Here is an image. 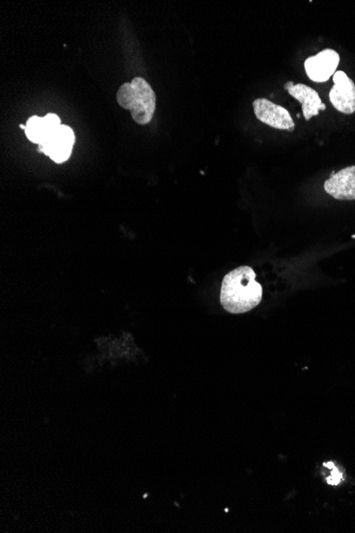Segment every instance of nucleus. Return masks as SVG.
Returning a JSON list of instances; mask_svg holds the SVG:
<instances>
[{"label": "nucleus", "instance_id": "6", "mask_svg": "<svg viewBox=\"0 0 355 533\" xmlns=\"http://www.w3.org/2000/svg\"><path fill=\"white\" fill-rule=\"evenodd\" d=\"M334 87L329 93L334 108L344 114L355 112V85L344 71H338L333 76Z\"/></svg>", "mask_w": 355, "mask_h": 533}, {"label": "nucleus", "instance_id": "4", "mask_svg": "<svg viewBox=\"0 0 355 533\" xmlns=\"http://www.w3.org/2000/svg\"><path fill=\"white\" fill-rule=\"evenodd\" d=\"M252 106H253L256 119L262 123L279 130H287V131L295 130L296 125L293 117L283 107L274 104L266 98H258L254 100Z\"/></svg>", "mask_w": 355, "mask_h": 533}, {"label": "nucleus", "instance_id": "1", "mask_svg": "<svg viewBox=\"0 0 355 533\" xmlns=\"http://www.w3.org/2000/svg\"><path fill=\"white\" fill-rule=\"evenodd\" d=\"M262 297V285L256 282L255 273L249 266L235 268L224 276L220 304L230 313H245L254 309Z\"/></svg>", "mask_w": 355, "mask_h": 533}, {"label": "nucleus", "instance_id": "9", "mask_svg": "<svg viewBox=\"0 0 355 533\" xmlns=\"http://www.w3.org/2000/svg\"><path fill=\"white\" fill-rule=\"evenodd\" d=\"M25 134L30 142L41 144L46 138L45 127H44L43 117L33 115L27 121Z\"/></svg>", "mask_w": 355, "mask_h": 533}, {"label": "nucleus", "instance_id": "3", "mask_svg": "<svg viewBox=\"0 0 355 533\" xmlns=\"http://www.w3.org/2000/svg\"><path fill=\"white\" fill-rule=\"evenodd\" d=\"M75 140L73 129L68 126L61 125L39 145L37 150L49 157L56 163H64L71 157Z\"/></svg>", "mask_w": 355, "mask_h": 533}, {"label": "nucleus", "instance_id": "2", "mask_svg": "<svg viewBox=\"0 0 355 533\" xmlns=\"http://www.w3.org/2000/svg\"><path fill=\"white\" fill-rule=\"evenodd\" d=\"M116 100L121 108L131 112L132 119L138 125H147L153 119L157 96L145 79L136 77L131 83L121 85Z\"/></svg>", "mask_w": 355, "mask_h": 533}, {"label": "nucleus", "instance_id": "8", "mask_svg": "<svg viewBox=\"0 0 355 533\" xmlns=\"http://www.w3.org/2000/svg\"><path fill=\"white\" fill-rule=\"evenodd\" d=\"M325 191L338 200H355V167L334 174L325 181Z\"/></svg>", "mask_w": 355, "mask_h": 533}, {"label": "nucleus", "instance_id": "5", "mask_svg": "<svg viewBox=\"0 0 355 533\" xmlns=\"http://www.w3.org/2000/svg\"><path fill=\"white\" fill-rule=\"evenodd\" d=\"M340 56L335 50L325 49L304 62L306 75L314 83H327L336 73Z\"/></svg>", "mask_w": 355, "mask_h": 533}, {"label": "nucleus", "instance_id": "10", "mask_svg": "<svg viewBox=\"0 0 355 533\" xmlns=\"http://www.w3.org/2000/svg\"><path fill=\"white\" fill-rule=\"evenodd\" d=\"M340 480H342V474H340L339 472H338L337 469H336L335 467H333L332 476L331 477L327 478V482H329V484H333V486H336V484H339Z\"/></svg>", "mask_w": 355, "mask_h": 533}, {"label": "nucleus", "instance_id": "7", "mask_svg": "<svg viewBox=\"0 0 355 533\" xmlns=\"http://www.w3.org/2000/svg\"><path fill=\"white\" fill-rule=\"evenodd\" d=\"M285 90L302 104V112L304 119L310 121L313 116H317L319 111H325L327 109L325 104L321 102L318 93L308 85L298 83L295 85L293 81L285 83Z\"/></svg>", "mask_w": 355, "mask_h": 533}, {"label": "nucleus", "instance_id": "11", "mask_svg": "<svg viewBox=\"0 0 355 533\" xmlns=\"http://www.w3.org/2000/svg\"><path fill=\"white\" fill-rule=\"evenodd\" d=\"M20 129H23L25 131V130H26V125H24V124H20Z\"/></svg>", "mask_w": 355, "mask_h": 533}]
</instances>
